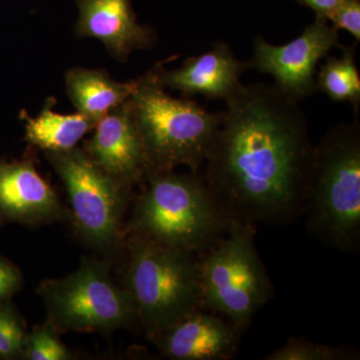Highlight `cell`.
<instances>
[{"instance_id": "16", "label": "cell", "mask_w": 360, "mask_h": 360, "mask_svg": "<svg viewBox=\"0 0 360 360\" xmlns=\"http://www.w3.org/2000/svg\"><path fill=\"white\" fill-rule=\"evenodd\" d=\"M21 116L25 122V141L45 153L75 148L97 124L96 120L80 112L70 115L54 112L51 103L46 104L37 117H30L25 112Z\"/></svg>"}, {"instance_id": "15", "label": "cell", "mask_w": 360, "mask_h": 360, "mask_svg": "<svg viewBox=\"0 0 360 360\" xmlns=\"http://www.w3.org/2000/svg\"><path fill=\"white\" fill-rule=\"evenodd\" d=\"M65 84L78 112L98 122L110 111L129 101L137 80L122 84L111 79L104 71L72 68L66 73Z\"/></svg>"}, {"instance_id": "11", "label": "cell", "mask_w": 360, "mask_h": 360, "mask_svg": "<svg viewBox=\"0 0 360 360\" xmlns=\"http://www.w3.org/2000/svg\"><path fill=\"white\" fill-rule=\"evenodd\" d=\"M65 217L56 191L32 161L0 160V224L37 226Z\"/></svg>"}, {"instance_id": "1", "label": "cell", "mask_w": 360, "mask_h": 360, "mask_svg": "<svg viewBox=\"0 0 360 360\" xmlns=\"http://www.w3.org/2000/svg\"><path fill=\"white\" fill-rule=\"evenodd\" d=\"M206 158V186L229 222L283 225L303 214L314 144L300 103L276 85H239Z\"/></svg>"}, {"instance_id": "7", "label": "cell", "mask_w": 360, "mask_h": 360, "mask_svg": "<svg viewBox=\"0 0 360 360\" xmlns=\"http://www.w3.org/2000/svg\"><path fill=\"white\" fill-rule=\"evenodd\" d=\"M37 293L46 321L59 333H108L139 323L134 302L115 283L108 260L84 257L79 267L61 278L46 279Z\"/></svg>"}, {"instance_id": "6", "label": "cell", "mask_w": 360, "mask_h": 360, "mask_svg": "<svg viewBox=\"0 0 360 360\" xmlns=\"http://www.w3.org/2000/svg\"><path fill=\"white\" fill-rule=\"evenodd\" d=\"M255 227L231 222L198 260L202 307L243 330L274 290L255 248Z\"/></svg>"}, {"instance_id": "23", "label": "cell", "mask_w": 360, "mask_h": 360, "mask_svg": "<svg viewBox=\"0 0 360 360\" xmlns=\"http://www.w3.org/2000/svg\"><path fill=\"white\" fill-rule=\"evenodd\" d=\"M302 6L309 7L315 13V16L323 20H329L340 0H296Z\"/></svg>"}, {"instance_id": "10", "label": "cell", "mask_w": 360, "mask_h": 360, "mask_svg": "<svg viewBox=\"0 0 360 360\" xmlns=\"http://www.w3.org/2000/svg\"><path fill=\"white\" fill-rule=\"evenodd\" d=\"M84 150L123 186L132 188L143 181L148 163L130 99L98 120L96 132L85 142Z\"/></svg>"}, {"instance_id": "3", "label": "cell", "mask_w": 360, "mask_h": 360, "mask_svg": "<svg viewBox=\"0 0 360 360\" xmlns=\"http://www.w3.org/2000/svg\"><path fill=\"white\" fill-rule=\"evenodd\" d=\"M125 234L172 250L203 253L224 236V217L198 172H148Z\"/></svg>"}, {"instance_id": "4", "label": "cell", "mask_w": 360, "mask_h": 360, "mask_svg": "<svg viewBox=\"0 0 360 360\" xmlns=\"http://www.w3.org/2000/svg\"><path fill=\"white\" fill-rule=\"evenodd\" d=\"M122 286L137 321L153 340L202 307L198 260L139 234H125Z\"/></svg>"}, {"instance_id": "9", "label": "cell", "mask_w": 360, "mask_h": 360, "mask_svg": "<svg viewBox=\"0 0 360 360\" xmlns=\"http://www.w3.org/2000/svg\"><path fill=\"white\" fill-rule=\"evenodd\" d=\"M342 46L340 32L323 18H315L300 37L284 45H274L257 35L253 41L250 68L271 75L274 85L300 103L316 91V68L335 47Z\"/></svg>"}, {"instance_id": "12", "label": "cell", "mask_w": 360, "mask_h": 360, "mask_svg": "<svg viewBox=\"0 0 360 360\" xmlns=\"http://www.w3.org/2000/svg\"><path fill=\"white\" fill-rule=\"evenodd\" d=\"M248 70V61L236 58L224 41L214 42L212 49L200 56L187 58L177 70L156 66L158 80L163 86L177 90L184 96L200 94L208 99L224 101L243 84L240 78Z\"/></svg>"}, {"instance_id": "19", "label": "cell", "mask_w": 360, "mask_h": 360, "mask_svg": "<svg viewBox=\"0 0 360 360\" xmlns=\"http://www.w3.org/2000/svg\"><path fill=\"white\" fill-rule=\"evenodd\" d=\"M60 333L49 321L35 326L26 336V360H70L75 355L61 341Z\"/></svg>"}, {"instance_id": "13", "label": "cell", "mask_w": 360, "mask_h": 360, "mask_svg": "<svg viewBox=\"0 0 360 360\" xmlns=\"http://www.w3.org/2000/svg\"><path fill=\"white\" fill-rule=\"evenodd\" d=\"M243 331L222 317L198 309L153 341L168 359L229 360L238 352Z\"/></svg>"}, {"instance_id": "21", "label": "cell", "mask_w": 360, "mask_h": 360, "mask_svg": "<svg viewBox=\"0 0 360 360\" xmlns=\"http://www.w3.org/2000/svg\"><path fill=\"white\" fill-rule=\"evenodd\" d=\"M328 21L333 27L348 32L354 37L355 42L360 41V0H340Z\"/></svg>"}, {"instance_id": "2", "label": "cell", "mask_w": 360, "mask_h": 360, "mask_svg": "<svg viewBox=\"0 0 360 360\" xmlns=\"http://www.w3.org/2000/svg\"><path fill=\"white\" fill-rule=\"evenodd\" d=\"M340 122L314 146L304 212L307 231L345 253L360 248V122Z\"/></svg>"}, {"instance_id": "18", "label": "cell", "mask_w": 360, "mask_h": 360, "mask_svg": "<svg viewBox=\"0 0 360 360\" xmlns=\"http://www.w3.org/2000/svg\"><path fill=\"white\" fill-rule=\"evenodd\" d=\"M359 350L349 347H328L302 338H290L267 360H350L359 359Z\"/></svg>"}, {"instance_id": "14", "label": "cell", "mask_w": 360, "mask_h": 360, "mask_svg": "<svg viewBox=\"0 0 360 360\" xmlns=\"http://www.w3.org/2000/svg\"><path fill=\"white\" fill-rule=\"evenodd\" d=\"M78 7L77 34L101 40L118 60L155 44V32L137 23L131 0H78Z\"/></svg>"}, {"instance_id": "22", "label": "cell", "mask_w": 360, "mask_h": 360, "mask_svg": "<svg viewBox=\"0 0 360 360\" xmlns=\"http://www.w3.org/2000/svg\"><path fill=\"white\" fill-rule=\"evenodd\" d=\"M22 274L20 269L0 257V303L11 300L22 286Z\"/></svg>"}, {"instance_id": "17", "label": "cell", "mask_w": 360, "mask_h": 360, "mask_svg": "<svg viewBox=\"0 0 360 360\" xmlns=\"http://www.w3.org/2000/svg\"><path fill=\"white\" fill-rule=\"evenodd\" d=\"M357 42L340 47V56H328L316 73V91H321L335 103H348L359 115L360 75L355 61Z\"/></svg>"}, {"instance_id": "8", "label": "cell", "mask_w": 360, "mask_h": 360, "mask_svg": "<svg viewBox=\"0 0 360 360\" xmlns=\"http://www.w3.org/2000/svg\"><path fill=\"white\" fill-rule=\"evenodd\" d=\"M45 155L65 184L73 224L82 238L101 252H120L125 239L123 215L131 188L103 172L82 149Z\"/></svg>"}, {"instance_id": "20", "label": "cell", "mask_w": 360, "mask_h": 360, "mask_svg": "<svg viewBox=\"0 0 360 360\" xmlns=\"http://www.w3.org/2000/svg\"><path fill=\"white\" fill-rule=\"evenodd\" d=\"M27 333L11 300L0 303V360L23 359Z\"/></svg>"}, {"instance_id": "5", "label": "cell", "mask_w": 360, "mask_h": 360, "mask_svg": "<svg viewBox=\"0 0 360 360\" xmlns=\"http://www.w3.org/2000/svg\"><path fill=\"white\" fill-rule=\"evenodd\" d=\"M165 89L155 66L137 80L130 98L148 174L172 172L179 167L198 172L219 132L224 111L210 112L196 101L170 96Z\"/></svg>"}]
</instances>
